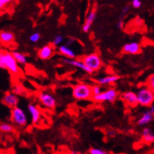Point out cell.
Segmentation results:
<instances>
[{"label":"cell","instance_id":"cell-25","mask_svg":"<svg viewBox=\"0 0 154 154\" xmlns=\"http://www.w3.org/2000/svg\"><path fill=\"white\" fill-rule=\"evenodd\" d=\"M146 85L154 92V73L149 75L146 79Z\"/></svg>","mask_w":154,"mask_h":154},{"label":"cell","instance_id":"cell-20","mask_svg":"<svg viewBox=\"0 0 154 154\" xmlns=\"http://www.w3.org/2000/svg\"><path fill=\"white\" fill-rule=\"evenodd\" d=\"M14 57L15 60L17 61V62L20 64V65H25L27 64V61H28V59H27L26 55L24 54L20 53L19 51H13L12 52Z\"/></svg>","mask_w":154,"mask_h":154},{"label":"cell","instance_id":"cell-33","mask_svg":"<svg viewBox=\"0 0 154 154\" xmlns=\"http://www.w3.org/2000/svg\"><path fill=\"white\" fill-rule=\"evenodd\" d=\"M69 154H83V153L79 152V151H76V150H72V151H71V152H69Z\"/></svg>","mask_w":154,"mask_h":154},{"label":"cell","instance_id":"cell-12","mask_svg":"<svg viewBox=\"0 0 154 154\" xmlns=\"http://www.w3.org/2000/svg\"><path fill=\"white\" fill-rule=\"evenodd\" d=\"M54 54V49L53 47V45L47 44L43 47H41L40 49H38L37 54H38V58L45 61V60H48L51 58Z\"/></svg>","mask_w":154,"mask_h":154},{"label":"cell","instance_id":"cell-16","mask_svg":"<svg viewBox=\"0 0 154 154\" xmlns=\"http://www.w3.org/2000/svg\"><path fill=\"white\" fill-rule=\"evenodd\" d=\"M154 119V115L149 111V110H147V111H145L141 115L139 118L137 120V124H138L139 127H146L148 124H149Z\"/></svg>","mask_w":154,"mask_h":154},{"label":"cell","instance_id":"cell-15","mask_svg":"<svg viewBox=\"0 0 154 154\" xmlns=\"http://www.w3.org/2000/svg\"><path fill=\"white\" fill-rule=\"evenodd\" d=\"M120 79V76L118 75H115V74H112V75H105V76L99 77L96 79L97 82L99 85L105 86V85H112L114 83Z\"/></svg>","mask_w":154,"mask_h":154},{"label":"cell","instance_id":"cell-26","mask_svg":"<svg viewBox=\"0 0 154 154\" xmlns=\"http://www.w3.org/2000/svg\"><path fill=\"white\" fill-rule=\"evenodd\" d=\"M104 90L103 88H102V87H101V85H99V84L92 86V92H93L94 96L98 95V94H100Z\"/></svg>","mask_w":154,"mask_h":154},{"label":"cell","instance_id":"cell-24","mask_svg":"<svg viewBox=\"0 0 154 154\" xmlns=\"http://www.w3.org/2000/svg\"><path fill=\"white\" fill-rule=\"evenodd\" d=\"M64 37L61 35H57L54 38V40H53V45L54 47H60L62 45V43L64 42Z\"/></svg>","mask_w":154,"mask_h":154},{"label":"cell","instance_id":"cell-4","mask_svg":"<svg viewBox=\"0 0 154 154\" xmlns=\"http://www.w3.org/2000/svg\"><path fill=\"white\" fill-rule=\"evenodd\" d=\"M10 119L13 124L19 128H24L28 125V117L26 112L24 111L22 108L19 106L11 109Z\"/></svg>","mask_w":154,"mask_h":154},{"label":"cell","instance_id":"cell-14","mask_svg":"<svg viewBox=\"0 0 154 154\" xmlns=\"http://www.w3.org/2000/svg\"><path fill=\"white\" fill-rule=\"evenodd\" d=\"M96 15H97V9L95 7H93L91 10H90L87 17H86L85 22L83 25V31L84 32H89L94 20H95Z\"/></svg>","mask_w":154,"mask_h":154},{"label":"cell","instance_id":"cell-8","mask_svg":"<svg viewBox=\"0 0 154 154\" xmlns=\"http://www.w3.org/2000/svg\"><path fill=\"white\" fill-rule=\"evenodd\" d=\"M2 102L6 107L10 108V109H13L18 106L20 98L12 91H8L4 94L2 98Z\"/></svg>","mask_w":154,"mask_h":154},{"label":"cell","instance_id":"cell-5","mask_svg":"<svg viewBox=\"0 0 154 154\" xmlns=\"http://www.w3.org/2000/svg\"><path fill=\"white\" fill-rule=\"evenodd\" d=\"M118 91L114 87H109L104 90L100 94L93 96L92 100L95 102H114L118 97Z\"/></svg>","mask_w":154,"mask_h":154},{"label":"cell","instance_id":"cell-11","mask_svg":"<svg viewBox=\"0 0 154 154\" xmlns=\"http://www.w3.org/2000/svg\"><path fill=\"white\" fill-rule=\"evenodd\" d=\"M28 110L31 116V120L33 124H38L41 120V110L39 108L33 103H29L28 105Z\"/></svg>","mask_w":154,"mask_h":154},{"label":"cell","instance_id":"cell-30","mask_svg":"<svg viewBox=\"0 0 154 154\" xmlns=\"http://www.w3.org/2000/svg\"><path fill=\"white\" fill-rule=\"evenodd\" d=\"M10 0H0V9L2 10L10 3Z\"/></svg>","mask_w":154,"mask_h":154},{"label":"cell","instance_id":"cell-27","mask_svg":"<svg viewBox=\"0 0 154 154\" xmlns=\"http://www.w3.org/2000/svg\"><path fill=\"white\" fill-rule=\"evenodd\" d=\"M40 38H41L40 33L34 32L30 35V37H29V40H30V42H32V43H38V41H39V39H40Z\"/></svg>","mask_w":154,"mask_h":154},{"label":"cell","instance_id":"cell-18","mask_svg":"<svg viewBox=\"0 0 154 154\" xmlns=\"http://www.w3.org/2000/svg\"><path fill=\"white\" fill-rule=\"evenodd\" d=\"M58 53L64 56V57H67L70 59H75L76 57L75 52L73 51L72 49L70 48L69 46L65 44H62L61 46L58 47L57 48Z\"/></svg>","mask_w":154,"mask_h":154},{"label":"cell","instance_id":"cell-35","mask_svg":"<svg viewBox=\"0 0 154 154\" xmlns=\"http://www.w3.org/2000/svg\"><path fill=\"white\" fill-rule=\"evenodd\" d=\"M151 153H152V154H154V148L152 149V151H151Z\"/></svg>","mask_w":154,"mask_h":154},{"label":"cell","instance_id":"cell-6","mask_svg":"<svg viewBox=\"0 0 154 154\" xmlns=\"http://www.w3.org/2000/svg\"><path fill=\"white\" fill-rule=\"evenodd\" d=\"M81 60L87 67L94 72L99 70L102 67V61L100 55L97 53H91L85 55L82 57Z\"/></svg>","mask_w":154,"mask_h":154},{"label":"cell","instance_id":"cell-17","mask_svg":"<svg viewBox=\"0 0 154 154\" xmlns=\"http://www.w3.org/2000/svg\"><path fill=\"white\" fill-rule=\"evenodd\" d=\"M15 39V35L10 31H1L0 32V42L2 45H10Z\"/></svg>","mask_w":154,"mask_h":154},{"label":"cell","instance_id":"cell-32","mask_svg":"<svg viewBox=\"0 0 154 154\" xmlns=\"http://www.w3.org/2000/svg\"><path fill=\"white\" fill-rule=\"evenodd\" d=\"M116 131H114L113 129H109L107 132L108 136H109V137H113V136L116 135Z\"/></svg>","mask_w":154,"mask_h":154},{"label":"cell","instance_id":"cell-22","mask_svg":"<svg viewBox=\"0 0 154 154\" xmlns=\"http://www.w3.org/2000/svg\"><path fill=\"white\" fill-rule=\"evenodd\" d=\"M15 128L14 126L12 124L10 123H6V122H2L0 124V131L1 132L3 133H12L14 131Z\"/></svg>","mask_w":154,"mask_h":154},{"label":"cell","instance_id":"cell-23","mask_svg":"<svg viewBox=\"0 0 154 154\" xmlns=\"http://www.w3.org/2000/svg\"><path fill=\"white\" fill-rule=\"evenodd\" d=\"M88 154H109V152L103 149L92 147L88 151Z\"/></svg>","mask_w":154,"mask_h":154},{"label":"cell","instance_id":"cell-13","mask_svg":"<svg viewBox=\"0 0 154 154\" xmlns=\"http://www.w3.org/2000/svg\"><path fill=\"white\" fill-rule=\"evenodd\" d=\"M123 52L128 54L135 55L138 54L142 51V47L140 43L138 42H131V43H126L123 47Z\"/></svg>","mask_w":154,"mask_h":154},{"label":"cell","instance_id":"cell-10","mask_svg":"<svg viewBox=\"0 0 154 154\" xmlns=\"http://www.w3.org/2000/svg\"><path fill=\"white\" fill-rule=\"evenodd\" d=\"M120 97L128 106L131 107H135L138 105V97H137L136 92L131 91H125L122 94Z\"/></svg>","mask_w":154,"mask_h":154},{"label":"cell","instance_id":"cell-2","mask_svg":"<svg viewBox=\"0 0 154 154\" xmlns=\"http://www.w3.org/2000/svg\"><path fill=\"white\" fill-rule=\"evenodd\" d=\"M72 97L77 101L92 99V86L85 83H79L72 87Z\"/></svg>","mask_w":154,"mask_h":154},{"label":"cell","instance_id":"cell-29","mask_svg":"<svg viewBox=\"0 0 154 154\" xmlns=\"http://www.w3.org/2000/svg\"><path fill=\"white\" fill-rule=\"evenodd\" d=\"M142 2L140 0H132L131 6L134 9H139L142 6Z\"/></svg>","mask_w":154,"mask_h":154},{"label":"cell","instance_id":"cell-19","mask_svg":"<svg viewBox=\"0 0 154 154\" xmlns=\"http://www.w3.org/2000/svg\"><path fill=\"white\" fill-rule=\"evenodd\" d=\"M142 141L146 144L154 142V131L150 128H145L142 131Z\"/></svg>","mask_w":154,"mask_h":154},{"label":"cell","instance_id":"cell-3","mask_svg":"<svg viewBox=\"0 0 154 154\" xmlns=\"http://www.w3.org/2000/svg\"><path fill=\"white\" fill-rule=\"evenodd\" d=\"M136 94L139 106L149 108L154 104V92L147 85L141 86Z\"/></svg>","mask_w":154,"mask_h":154},{"label":"cell","instance_id":"cell-1","mask_svg":"<svg viewBox=\"0 0 154 154\" xmlns=\"http://www.w3.org/2000/svg\"><path fill=\"white\" fill-rule=\"evenodd\" d=\"M0 68L8 70L13 75L20 73L18 63L15 60L12 52L2 50L0 52Z\"/></svg>","mask_w":154,"mask_h":154},{"label":"cell","instance_id":"cell-34","mask_svg":"<svg viewBox=\"0 0 154 154\" xmlns=\"http://www.w3.org/2000/svg\"><path fill=\"white\" fill-rule=\"evenodd\" d=\"M149 111L151 112H152V113L154 115V104H153V105H152V106H151V107H149Z\"/></svg>","mask_w":154,"mask_h":154},{"label":"cell","instance_id":"cell-7","mask_svg":"<svg viewBox=\"0 0 154 154\" xmlns=\"http://www.w3.org/2000/svg\"><path fill=\"white\" fill-rule=\"evenodd\" d=\"M37 97H38L39 103L46 109H54L56 107L57 101H56L54 95L51 92L47 91H42L38 92Z\"/></svg>","mask_w":154,"mask_h":154},{"label":"cell","instance_id":"cell-31","mask_svg":"<svg viewBox=\"0 0 154 154\" xmlns=\"http://www.w3.org/2000/svg\"><path fill=\"white\" fill-rule=\"evenodd\" d=\"M124 20H123V19H119L118 22L116 23V28H117L118 29H124Z\"/></svg>","mask_w":154,"mask_h":154},{"label":"cell","instance_id":"cell-28","mask_svg":"<svg viewBox=\"0 0 154 154\" xmlns=\"http://www.w3.org/2000/svg\"><path fill=\"white\" fill-rule=\"evenodd\" d=\"M129 10H130V6H129V5H125V6L122 8L120 19H123V17L129 12Z\"/></svg>","mask_w":154,"mask_h":154},{"label":"cell","instance_id":"cell-9","mask_svg":"<svg viewBox=\"0 0 154 154\" xmlns=\"http://www.w3.org/2000/svg\"><path fill=\"white\" fill-rule=\"evenodd\" d=\"M62 61L65 64L68 65H70V66H72V67L75 68H78V69H82L83 71H84L85 72L87 73H90V74H91V73L94 72L93 70L91 69H90L89 68L87 67L85 65V64L82 61V60H77V59H70V58H67V57H63Z\"/></svg>","mask_w":154,"mask_h":154},{"label":"cell","instance_id":"cell-21","mask_svg":"<svg viewBox=\"0 0 154 154\" xmlns=\"http://www.w3.org/2000/svg\"><path fill=\"white\" fill-rule=\"evenodd\" d=\"M12 92L14 94H15L16 95L19 96H23L25 95L27 93L26 90L23 87L20 83H14L12 87Z\"/></svg>","mask_w":154,"mask_h":154}]
</instances>
